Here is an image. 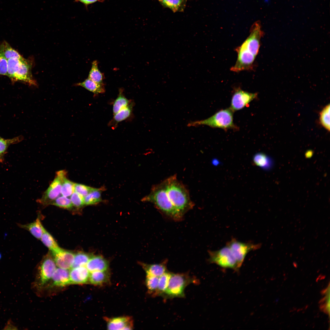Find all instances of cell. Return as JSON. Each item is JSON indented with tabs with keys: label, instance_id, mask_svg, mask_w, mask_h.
<instances>
[{
	"label": "cell",
	"instance_id": "6da1fadb",
	"mask_svg": "<svg viewBox=\"0 0 330 330\" xmlns=\"http://www.w3.org/2000/svg\"><path fill=\"white\" fill-rule=\"evenodd\" d=\"M260 23L255 22L252 25L248 36L242 43L235 49L237 58L230 70L235 72L250 71L254 68L255 59L260 46L261 39L264 34Z\"/></svg>",
	"mask_w": 330,
	"mask_h": 330
},
{
	"label": "cell",
	"instance_id": "7a4b0ae2",
	"mask_svg": "<svg viewBox=\"0 0 330 330\" xmlns=\"http://www.w3.org/2000/svg\"><path fill=\"white\" fill-rule=\"evenodd\" d=\"M167 196L173 206L183 216L192 209L194 204L191 200L188 189L179 181L176 174L164 180Z\"/></svg>",
	"mask_w": 330,
	"mask_h": 330
},
{
	"label": "cell",
	"instance_id": "3957f363",
	"mask_svg": "<svg viewBox=\"0 0 330 330\" xmlns=\"http://www.w3.org/2000/svg\"><path fill=\"white\" fill-rule=\"evenodd\" d=\"M142 201L149 202L167 218L175 221L182 220V215L169 200L166 194L164 181L152 186L150 193Z\"/></svg>",
	"mask_w": 330,
	"mask_h": 330
},
{
	"label": "cell",
	"instance_id": "277c9868",
	"mask_svg": "<svg viewBox=\"0 0 330 330\" xmlns=\"http://www.w3.org/2000/svg\"><path fill=\"white\" fill-rule=\"evenodd\" d=\"M233 112L230 108L222 109L207 119L191 122L187 125L189 127H196L205 125L224 130L231 129L237 130L239 128L234 123Z\"/></svg>",
	"mask_w": 330,
	"mask_h": 330
},
{
	"label": "cell",
	"instance_id": "5b68a950",
	"mask_svg": "<svg viewBox=\"0 0 330 330\" xmlns=\"http://www.w3.org/2000/svg\"><path fill=\"white\" fill-rule=\"evenodd\" d=\"M198 282L197 279L191 276L188 273H171L167 288L161 297L165 300L185 298L186 287L190 284H197Z\"/></svg>",
	"mask_w": 330,
	"mask_h": 330
},
{
	"label": "cell",
	"instance_id": "8992f818",
	"mask_svg": "<svg viewBox=\"0 0 330 330\" xmlns=\"http://www.w3.org/2000/svg\"><path fill=\"white\" fill-rule=\"evenodd\" d=\"M208 261L225 268L238 270L239 266L236 258L228 246H226L215 251H209Z\"/></svg>",
	"mask_w": 330,
	"mask_h": 330
},
{
	"label": "cell",
	"instance_id": "52a82bcc",
	"mask_svg": "<svg viewBox=\"0 0 330 330\" xmlns=\"http://www.w3.org/2000/svg\"><path fill=\"white\" fill-rule=\"evenodd\" d=\"M66 171L61 170L57 172L56 176L48 188L44 192L38 200L43 205H51L61 193L62 182L67 177Z\"/></svg>",
	"mask_w": 330,
	"mask_h": 330
},
{
	"label": "cell",
	"instance_id": "ba28073f",
	"mask_svg": "<svg viewBox=\"0 0 330 330\" xmlns=\"http://www.w3.org/2000/svg\"><path fill=\"white\" fill-rule=\"evenodd\" d=\"M226 245L230 249L240 267L248 253L259 249L261 246L259 244L241 242L234 238L227 242Z\"/></svg>",
	"mask_w": 330,
	"mask_h": 330
},
{
	"label": "cell",
	"instance_id": "9c48e42d",
	"mask_svg": "<svg viewBox=\"0 0 330 330\" xmlns=\"http://www.w3.org/2000/svg\"><path fill=\"white\" fill-rule=\"evenodd\" d=\"M257 96V93H250L240 87L235 88L233 90L229 108L233 112L240 110L247 106Z\"/></svg>",
	"mask_w": 330,
	"mask_h": 330
},
{
	"label": "cell",
	"instance_id": "30bf717a",
	"mask_svg": "<svg viewBox=\"0 0 330 330\" xmlns=\"http://www.w3.org/2000/svg\"><path fill=\"white\" fill-rule=\"evenodd\" d=\"M56 266L53 258L50 254L44 257L39 268V278L40 285H44L51 280L57 268Z\"/></svg>",
	"mask_w": 330,
	"mask_h": 330
},
{
	"label": "cell",
	"instance_id": "8fae6325",
	"mask_svg": "<svg viewBox=\"0 0 330 330\" xmlns=\"http://www.w3.org/2000/svg\"><path fill=\"white\" fill-rule=\"evenodd\" d=\"M32 66V63L30 61L25 59L21 60L12 81H19L30 85L36 86V82L31 72Z\"/></svg>",
	"mask_w": 330,
	"mask_h": 330
},
{
	"label": "cell",
	"instance_id": "7c38bea8",
	"mask_svg": "<svg viewBox=\"0 0 330 330\" xmlns=\"http://www.w3.org/2000/svg\"><path fill=\"white\" fill-rule=\"evenodd\" d=\"M108 330H132L133 321L130 317L122 316L112 318L105 317Z\"/></svg>",
	"mask_w": 330,
	"mask_h": 330
},
{
	"label": "cell",
	"instance_id": "4fadbf2b",
	"mask_svg": "<svg viewBox=\"0 0 330 330\" xmlns=\"http://www.w3.org/2000/svg\"><path fill=\"white\" fill-rule=\"evenodd\" d=\"M53 255L54 260L57 267L68 270L72 268L75 256L72 252L61 249Z\"/></svg>",
	"mask_w": 330,
	"mask_h": 330
},
{
	"label": "cell",
	"instance_id": "5bb4252c",
	"mask_svg": "<svg viewBox=\"0 0 330 330\" xmlns=\"http://www.w3.org/2000/svg\"><path fill=\"white\" fill-rule=\"evenodd\" d=\"M90 272L86 266L72 268L69 271L71 284H81L89 281Z\"/></svg>",
	"mask_w": 330,
	"mask_h": 330
},
{
	"label": "cell",
	"instance_id": "9a60e30c",
	"mask_svg": "<svg viewBox=\"0 0 330 330\" xmlns=\"http://www.w3.org/2000/svg\"><path fill=\"white\" fill-rule=\"evenodd\" d=\"M168 261L165 259L159 263L148 264L139 262L147 275L160 277L167 271V265Z\"/></svg>",
	"mask_w": 330,
	"mask_h": 330
},
{
	"label": "cell",
	"instance_id": "2e32d148",
	"mask_svg": "<svg viewBox=\"0 0 330 330\" xmlns=\"http://www.w3.org/2000/svg\"><path fill=\"white\" fill-rule=\"evenodd\" d=\"M51 280L53 286L61 287L71 284L69 271L59 267L57 268Z\"/></svg>",
	"mask_w": 330,
	"mask_h": 330
},
{
	"label": "cell",
	"instance_id": "e0dca14e",
	"mask_svg": "<svg viewBox=\"0 0 330 330\" xmlns=\"http://www.w3.org/2000/svg\"><path fill=\"white\" fill-rule=\"evenodd\" d=\"M109 263L108 261L101 255L92 256L86 266L90 272L108 270Z\"/></svg>",
	"mask_w": 330,
	"mask_h": 330
},
{
	"label": "cell",
	"instance_id": "ac0fdd59",
	"mask_svg": "<svg viewBox=\"0 0 330 330\" xmlns=\"http://www.w3.org/2000/svg\"><path fill=\"white\" fill-rule=\"evenodd\" d=\"M110 274L108 270L90 272L89 282L95 285L102 286L109 284Z\"/></svg>",
	"mask_w": 330,
	"mask_h": 330
},
{
	"label": "cell",
	"instance_id": "d6986e66",
	"mask_svg": "<svg viewBox=\"0 0 330 330\" xmlns=\"http://www.w3.org/2000/svg\"><path fill=\"white\" fill-rule=\"evenodd\" d=\"M20 228L28 231L34 237L40 240L45 229L42 225L39 218L33 222L23 225L17 223Z\"/></svg>",
	"mask_w": 330,
	"mask_h": 330
},
{
	"label": "cell",
	"instance_id": "ffe728a7",
	"mask_svg": "<svg viewBox=\"0 0 330 330\" xmlns=\"http://www.w3.org/2000/svg\"><path fill=\"white\" fill-rule=\"evenodd\" d=\"M75 85L82 86L95 94L103 93L105 91L104 83H97L88 78L82 82L76 83Z\"/></svg>",
	"mask_w": 330,
	"mask_h": 330
},
{
	"label": "cell",
	"instance_id": "44dd1931",
	"mask_svg": "<svg viewBox=\"0 0 330 330\" xmlns=\"http://www.w3.org/2000/svg\"><path fill=\"white\" fill-rule=\"evenodd\" d=\"M164 8L170 9L173 12H183L188 0H156Z\"/></svg>",
	"mask_w": 330,
	"mask_h": 330
},
{
	"label": "cell",
	"instance_id": "7402d4cb",
	"mask_svg": "<svg viewBox=\"0 0 330 330\" xmlns=\"http://www.w3.org/2000/svg\"><path fill=\"white\" fill-rule=\"evenodd\" d=\"M133 106V103L131 102L128 105L114 115L112 119L109 123L110 125L116 126L129 117L132 113Z\"/></svg>",
	"mask_w": 330,
	"mask_h": 330
},
{
	"label": "cell",
	"instance_id": "603a6c76",
	"mask_svg": "<svg viewBox=\"0 0 330 330\" xmlns=\"http://www.w3.org/2000/svg\"><path fill=\"white\" fill-rule=\"evenodd\" d=\"M105 188L102 187L94 189L84 197V204L86 205L97 204L102 201L101 194Z\"/></svg>",
	"mask_w": 330,
	"mask_h": 330
},
{
	"label": "cell",
	"instance_id": "cb8c5ba5",
	"mask_svg": "<svg viewBox=\"0 0 330 330\" xmlns=\"http://www.w3.org/2000/svg\"><path fill=\"white\" fill-rule=\"evenodd\" d=\"M253 160L257 166L266 170L271 169L273 166V160L270 157L262 153L256 154Z\"/></svg>",
	"mask_w": 330,
	"mask_h": 330
},
{
	"label": "cell",
	"instance_id": "d4e9b609",
	"mask_svg": "<svg viewBox=\"0 0 330 330\" xmlns=\"http://www.w3.org/2000/svg\"><path fill=\"white\" fill-rule=\"evenodd\" d=\"M40 240L51 251L53 254L58 252L61 249L59 247L53 237L45 229Z\"/></svg>",
	"mask_w": 330,
	"mask_h": 330
},
{
	"label": "cell",
	"instance_id": "484cf974",
	"mask_svg": "<svg viewBox=\"0 0 330 330\" xmlns=\"http://www.w3.org/2000/svg\"><path fill=\"white\" fill-rule=\"evenodd\" d=\"M23 139L22 136H19L12 138L0 139V162L2 163L4 160L5 154L7 152L9 147L11 145L17 143Z\"/></svg>",
	"mask_w": 330,
	"mask_h": 330
},
{
	"label": "cell",
	"instance_id": "4316f807",
	"mask_svg": "<svg viewBox=\"0 0 330 330\" xmlns=\"http://www.w3.org/2000/svg\"><path fill=\"white\" fill-rule=\"evenodd\" d=\"M0 50L7 60L13 58L20 60L24 59L6 41L3 42L0 45Z\"/></svg>",
	"mask_w": 330,
	"mask_h": 330
},
{
	"label": "cell",
	"instance_id": "83f0119b",
	"mask_svg": "<svg viewBox=\"0 0 330 330\" xmlns=\"http://www.w3.org/2000/svg\"><path fill=\"white\" fill-rule=\"evenodd\" d=\"M171 273L167 271L159 277L158 284L157 290L153 297L161 296L167 288Z\"/></svg>",
	"mask_w": 330,
	"mask_h": 330
},
{
	"label": "cell",
	"instance_id": "f1b7e54d",
	"mask_svg": "<svg viewBox=\"0 0 330 330\" xmlns=\"http://www.w3.org/2000/svg\"><path fill=\"white\" fill-rule=\"evenodd\" d=\"M123 92V90L122 89H119L118 95L113 103V115L127 106L131 102V101L124 95Z\"/></svg>",
	"mask_w": 330,
	"mask_h": 330
},
{
	"label": "cell",
	"instance_id": "f546056e",
	"mask_svg": "<svg viewBox=\"0 0 330 330\" xmlns=\"http://www.w3.org/2000/svg\"><path fill=\"white\" fill-rule=\"evenodd\" d=\"M88 78L97 83H103L104 75L98 68V62L97 60L93 61Z\"/></svg>",
	"mask_w": 330,
	"mask_h": 330
},
{
	"label": "cell",
	"instance_id": "4dcf8cb0",
	"mask_svg": "<svg viewBox=\"0 0 330 330\" xmlns=\"http://www.w3.org/2000/svg\"><path fill=\"white\" fill-rule=\"evenodd\" d=\"M92 256L91 255L83 252H79L75 255L72 268L86 266Z\"/></svg>",
	"mask_w": 330,
	"mask_h": 330
},
{
	"label": "cell",
	"instance_id": "1f68e13d",
	"mask_svg": "<svg viewBox=\"0 0 330 330\" xmlns=\"http://www.w3.org/2000/svg\"><path fill=\"white\" fill-rule=\"evenodd\" d=\"M159 277L152 276H146L145 283L148 289V294L153 297L158 285Z\"/></svg>",
	"mask_w": 330,
	"mask_h": 330
},
{
	"label": "cell",
	"instance_id": "d6a6232c",
	"mask_svg": "<svg viewBox=\"0 0 330 330\" xmlns=\"http://www.w3.org/2000/svg\"><path fill=\"white\" fill-rule=\"evenodd\" d=\"M75 183L65 177L62 182L61 193L62 196L68 197L74 192Z\"/></svg>",
	"mask_w": 330,
	"mask_h": 330
},
{
	"label": "cell",
	"instance_id": "836d02e7",
	"mask_svg": "<svg viewBox=\"0 0 330 330\" xmlns=\"http://www.w3.org/2000/svg\"><path fill=\"white\" fill-rule=\"evenodd\" d=\"M330 105H326L320 113V121L321 125L330 130Z\"/></svg>",
	"mask_w": 330,
	"mask_h": 330
},
{
	"label": "cell",
	"instance_id": "e575fe53",
	"mask_svg": "<svg viewBox=\"0 0 330 330\" xmlns=\"http://www.w3.org/2000/svg\"><path fill=\"white\" fill-rule=\"evenodd\" d=\"M21 60L15 58L8 60L7 76L12 81Z\"/></svg>",
	"mask_w": 330,
	"mask_h": 330
},
{
	"label": "cell",
	"instance_id": "d590c367",
	"mask_svg": "<svg viewBox=\"0 0 330 330\" xmlns=\"http://www.w3.org/2000/svg\"><path fill=\"white\" fill-rule=\"evenodd\" d=\"M51 205L69 210H71L73 208L71 200L63 196L57 197Z\"/></svg>",
	"mask_w": 330,
	"mask_h": 330
},
{
	"label": "cell",
	"instance_id": "8d00e7d4",
	"mask_svg": "<svg viewBox=\"0 0 330 330\" xmlns=\"http://www.w3.org/2000/svg\"><path fill=\"white\" fill-rule=\"evenodd\" d=\"M70 200L73 207L80 208L84 205V197L78 193L74 192L71 195Z\"/></svg>",
	"mask_w": 330,
	"mask_h": 330
},
{
	"label": "cell",
	"instance_id": "74e56055",
	"mask_svg": "<svg viewBox=\"0 0 330 330\" xmlns=\"http://www.w3.org/2000/svg\"><path fill=\"white\" fill-rule=\"evenodd\" d=\"M94 188L83 184L75 183L74 192L78 193L84 197Z\"/></svg>",
	"mask_w": 330,
	"mask_h": 330
},
{
	"label": "cell",
	"instance_id": "f35d334b",
	"mask_svg": "<svg viewBox=\"0 0 330 330\" xmlns=\"http://www.w3.org/2000/svg\"><path fill=\"white\" fill-rule=\"evenodd\" d=\"M8 60L0 50V75L7 76Z\"/></svg>",
	"mask_w": 330,
	"mask_h": 330
},
{
	"label": "cell",
	"instance_id": "ab89813d",
	"mask_svg": "<svg viewBox=\"0 0 330 330\" xmlns=\"http://www.w3.org/2000/svg\"><path fill=\"white\" fill-rule=\"evenodd\" d=\"M104 0H75L76 2H80L86 6L92 4L97 1H103Z\"/></svg>",
	"mask_w": 330,
	"mask_h": 330
},
{
	"label": "cell",
	"instance_id": "60d3db41",
	"mask_svg": "<svg viewBox=\"0 0 330 330\" xmlns=\"http://www.w3.org/2000/svg\"><path fill=\"white\" fill-rule=\"evenodd\" d=\"M5 329H16L17 328L15 326L13 325L12 323H11L10 321L9 322H8L7 324L5 327Z\"/></svg>",
	"mask_w": 330,
	"mask_h": 330
},
{
	"label": "cell",
	"instance_id": "b9f144b4",
	"mask_svg": "<svg viewBox=\"0 0 330 330\" xmlns=\"http://www.w3.org/2000/svg\"><path fill=\"white\" fill-rule=\"evenodd\" d=\"M1 255L0 254V259L1 258Z\"/></svg>",
	"mask_w": 330,
	"mask_h": 330
},
{
	"label": "cell",
	"instance_id": "7bdbcfd3",
	"mask_svg": "<svg viewBox=\"0 0 330 330\" xmlns=\"http://www.w3.org/2000/svg\"><path fill=\"white\" fill-rule=\"evenodd\" d=\"M1 138H2L0 137V139H1Z\"/></svg>",
	"mask_w": 330,
	"mask_h": 330
}]
</instances>
